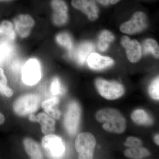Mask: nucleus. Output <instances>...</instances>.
Wrapping results in <instances>:
<instances>
[{
  "instance_id": "nucleus-21",
  "label": "nucleus",
  "mask_w": 159,
  "mask_h": 159,
  "mask_svg": "<svg viewBox=\"0 0 159 159\" xmlns=\"http://www.w3.org/2000/svg\"><path fill=\"white\" fill-rule=\"evenodd\" d=\"M11 42L5 39L0 43V54L3 61L8 59L13 53V48Z\"/></svg>"
},
{
  "instance_id": "nucleus-29",
  "label": "nucleus",
  "mask_w": 159,
  "mask_h": 159,
  "mask_svg": "<svg viewBox=\"0 0 159 159\" xmlns=\"http://www.w3.org/2000/svg\"><path fill=\"white\" fill-rule=\"evenodd\" d=\"M57 106L51 107L44 109L46 113L51 117L55 119H59L61 116V112L56 107Z\"/></svg>"
},
{
  "instance_id": "nucleus-26",
  "label": "nucleus",
  "mask_w": 159,
  "mask_h": 159,
  "mask_svg": "<svg viewBox=\"0 0 159 159\" xmlns=\"http://www.w3.org/2000/svg\"><path fill=\"white\" fill-rule=\"evenodd\" d=\"M67 13L54 12L53 15V21L55 25L58 26L62 25L67 21Z\"/></svg>"
},
{
  "instance_id": "nucleus-14",
  "label": "nucleus",
  "mask_w": 159,
  "mask_h": 159,
  "mask_svg": "<svg viewBox=\"0 0 159 159\" xmlns=\"http://www.w3.org/2000/svg\"><path fill=\"white\" fill-rule=\"evenodd\" d=\"M94 49V45L93 43L85 42L80 45L74 53H72L77 62L82 65Z\"/></svg>"
},
{
  "instance_id": "nucleus-8",
  "label": "nucleus",
  "mask_w": 159,
  "mask_h": 159,
  "mask_svg": "<svg viewBox=\"0 0 159 159\" xmlns=\"http://www.w3.org/2000/svg\"><path fill=\"white\" fill-rule=\"evenodd\" d=\"M43 148L53 157H59L63 154L65 147L62 140L54 134H47L43 138L42 141Z\"/></svg>"
},
{
  "instance_id": "nucleus-19",
  "label": "nucleus",
  "mask_w": 159,
  "mask_h": 159,
  "mask_svg": "<svg viewBox=\"0 0 159 159\" xmlns=\"http://www.w3.org/2000/svg\"><path fill=\"white\" fill-rule=\"evenodd\" d=\"M125 156L132 159H142L149 156L150 153L146 148L140 147H130L125 151Z\"/></svg>"
},
{
  "instance_id": "nucleus-27",
  "label": "nucleus",
  "mask_w": 159,
  "mask_h": 159,
  "mask_svg": "<svg viewBox=\"0 0 159 159\" xmlns=\"http://www.w3.org/2000/svg\"><path fill=\"white\" fill-rule=\"evenodd\" d=\"M61 84L59 80L57 77H55L52 80L51 86V91L53 95H58L61 92Z\"/></svg>"
},
{
  "instance_id": "nucleus-12",
  "label": "nucleus",
  "mask_w": 159,
  "mask_h": 159,
  "mask_svg": "<svg viewBox=\"0 0 159 159\" xmlns=\"http://www.w3.org/2000/svg\"><path fill=\"white\" fill-rule=\"evenodd\" d=\"M88 64L91 69L101 70L112 65L114 61L110 57L102 56L97 53H92L88 57Z\"/></svg>"
},
{
  "instance_id": "nucleus-23",
  "label": "nucleus",
  "mask_w": 159,
  "mask_h": 159,
  "mask_svg": "<svg viewBox=\"0 0 159 159\" xmlns=\"http://www.w3.org/2000/svg\"><path fill=\"white\" fill-rule=\"evenodd\" d=\"M7 80L2 69L0 68V92L8 97L13 95L12 89L7 86Z\"/></svg>"
},
{
  "instance_id": "nucleus-10",
  "label": "nucleus",
  "mask_w": 159,
  "mask_h": 159,
  "mask_svg": "<svg viewBox=\"0 0 159 159\" xmlns=\"http://www.w3.org/2000/svg\"><path fill=\"white\" fill-rule=\"evenodd\" d=\"M72 5L87 14L91 20H95L98 17V7L94 0H72Z\"/></svg>"
},
{
  "instance_id": "nucleus-31",
  "label": "nucleus",
  "mask_w": 159,
  "mask_h": 159,
  "mask_svg": "<svg viewBox=\"0 0 159 159\" xmlns=\"http://www.w3.org/2000/svg\"><path fill=\"white\" fill-rule=\"evenodd\" d=\"M97 1L102 5L107 6L109 4L114 5V4H116L120 0H97Z\"/></svg>"
},
{
  "instance_id": "nucleus-18",
  "label": "nucleus",
  "mask_w": 159,
  "mask_h": 159,
  "mask_svg": "<svg viewBox=\"0 0 159 159\" xmlns=\"http://www.w3.org/2000/svg\"><path fill=\"white\" fill-rule=\"evenodd\" d=\"M115 39L114 35L110 31L105 30L102 31L99 35L98 48L100 51H105L108 48L110 43Z\"/></svg>"
},
{
  "instance_id": "nucleus-24",
  "label": "nucleus",
  "mask_w": 159,
  "mask_h": 159,
  "mask_svg": "<svg viewBox=\"0 0 159 159\" xmlns=\"http://www.w3.org/2000/svg\"><path fill=\"white\" fill-rule=\"evenodd\" d=\"M51 5L54 12L67 13L68 6L63 0H52Z\"/></svg>"
},
{
  "instance_id": "nucleus-2",
  "label": "nucleus",
  "mask_w": 159,
  "mask_h": 159,
  "mask_svg": "<svg viewBox=\"0 0 159 159\" xmlns=\"http://www.w3.org/2000/svg\"><path fill=\"white\" fill-rule=\"evenodd\" d=\"M96 144V138L90 133L80 134L75 142V148L78 153V158L93 159Z\"/></svg>"
},
{
  "instance_id": "nucleus-1",
  "label": "nucleus",
  "mask_w": 159,
  "mask_h": 159,
  "mask_svg": "<svg viewBox=\"0 0 159 159\" xmlns=\"http://www.w3.org/2000/svg\"><path fill=\"white\" fill-rule=\"evenodd\" d=\"M96 119L103 123L102 127L107 131L116 134H122L125 131V119L116 109L108 108L100 110L96 114Z\"/></svg>"
},
{
  "instance_id": "nucleus-32",
  "label": "nucleus",
  "mask_w": 159,
  "mask_h": 159,
  "mask_svg": "<svg viewBox=\"0 0 159 159\" xmlns=\"http://www.w3.org/2000/svg\"><path fill=\"white\" fill-rule=\"evenodd\" d=\"M5 121V118L4 115L0 112V125H2L4 123Z\"/></svg>"
},
{
  "instance_id": "nucleus-4",
  "label": "nucleus",
  "mask_w": 159,
  "mask_h": 159,
  "mask_svg": "<svg viewBox=\"0 0 159 159\" xmlns=\"http://www.w3.org/2000/svg\"><path fill=\"white\" fill-rule=\"evenodd\" d=\"M96 85L98 92L102 97L108 100H115L124 95L125 89L119 83L109 82L102 79H98Z\"/></svg>"
},
{
  "instance_id": "nucleus-25",
  "label": "nucleus",
  "mask_w": 159,
  "mask_h": 159,
  "mask_svg": "<svg viewBox=\"0 0 159 159\" xmlns=\"http://www.w3.org/2000/svg\"><path fill=\"white\" fill-rule=\"evenodd\" d=\"M149 94L151 97L155 100L159 99V78L157 77L150 84L149 88Z\"/></svg>"
},
{
  "instance_id": "nucleus-20",
  "label": "nucleus",
  "mask_w": 159,
  "mask_h": 159,
  "mask_svg": "<svg viewBox=\"0 0 159 159\" xmlns=\"http://www.w3.org/2000/svg\"><path fill=\"white\" fill-rule=\"evenodd\" d=\"M143 51L145 54L151 52L156 58H159V45L154 39H149L145 40L143 44Z\"/></svg>"
},
{
  "instance_id": "nucleus-34",
  "label": "nucleus",
  "mask_w": 159,
  "mask_h": 159,
  "mask_svg": "<svg viewBox=\"0 0 159 159\" xmlns=\"http://www.w3.org/2000/svg\"><path fill=\"white\" fill-rule=\"evenodd\" d=\"M3 61H3L2 57V56H1V54H0V64Z\"/></svg>"
},
{
  "instance_id": "nucleus-16",
  "label": "nucleus",
  "mask_w": 159,
  "mask_h": 159,
  "mask_svg": "<svg viewBox=\"0 0 159 159\" xmlns=\"http://www.w3.org/2000/svg\"><path fill=\"white\" fill-rule=\"evenodd\" d=\"M131 119L134 122L139 125H150L152 120L145 111L138 109L134 111L131 115Z\"/></svg>"
},
{
  "instance_id": "nucleus-28",
  "label": "nucleus",
  "mask_w": 159,
  "mask_h": 159,
  "mask_svg": "<svg viewBox=\"0 0 159 159\" xmlns=\"http://www.w3.org/2000/svg\"><path fill=\"white\" fill-rule=\"evenodd\" d=\"M125 145L129 147H140L142 145V142L135 137H129L126 139Z\"/></svg>"
},
{
  "instance_id": "nucleus-17",
  "label": "nucleus",
  "mask_w": 159,
  "mask_h": 159,
  "mask_svg": "<svg viewBox=\"0 0 159 159\" xmlns=\"http://www.w3.org/2000/svg\"><path fill=\"white\" fill-rule=\"evenodd\" d=\"M0 35L5 36V39L12 42L16 37L13 25L9 21L5 20L0 25Z\"/></svg>"
},
{
  "instance_id": "nucleus-6",
  "label": "nucleus",
  "mask_w": 159,
  "mask_h": 159,
  "mask_svg": "<svg viewBox=\"0 0 159 159\" xmlns=\"http://www.w3.org/2000/svg\"><path fill=\"white\" fill-rule=\"evenodd\" d=\"M81 110L78 103L75 101L69 104L65 116L64 125L69 134L72 135L77 132L79 126Z\"/></svg>"
},
{
  "instance_id": "nucleus-22",
  "label": "nucleus",
  "mask_w": 159,
  "mask_h": 159,
  "mask_svg": "<svg viewBox=\"0 0 159 159\" xmlns=\"http://www.w3.org/2000/svg\"><path fill=\"white\" fill-rule=\"evenodd\" d=\"M56 41L61 46L66 49L72 51L73 48V43L72 38L68 33L66 32L60 33L56 36Z\"/></svg>"
},
{
  "instance_id": "nucleus-11",
  "label": "nucleus",
  "mask_w": 159,
  "mask_h": 159,
  "mask_svg": "<svg viewBox=\"0 0 159 159\" xmlns=\"http://www.w3.org/2000/svg\"><path fill=\"white\" fill-rule=\"evenodd\" d=\"M29 120L32 122H39L41 125L42 131L45 134H51L55 130V121L53 118L44 113H40L36 116L31 114L29 116Z\"/></svg>"
},
{
  "instance_id": "nucleus-3",
  "label": "nucleus",
  "mask_w": 159,
  "mask_h": 159,
  "mask_svg": "<svg viewBox=\"0 0 159 159\" xmlns=\"http://www.w3.org/2000/svg\"><path fill=\"white\" fill-rule=\"evenodd\" d=\"M39 97L34 94H27L18 98L13 104L15 112L21 116L33 113L37 110L40 103Z\"/></svg>"
},
{
  "instance_id": "nucleus-30",
  "label": "nucleus",
  "mask_w": 159,
  "mask_h": 159,
  "mask_svg": "<svg viewBox=\"0 0 159 159\" xmlns=\"http://www.w3.org/2000/svg\"><path fill=\"white\" fill-rule=\"evenodd\" d=\"M59 102V99L57 97H54L50 98L43 102L42 107L43 109L51 107L57 106Z\"/></svg>"
},
{
  "instance_id": "nucleus-15",
  "label": "nucleus",
  "mask_w": 159,
  "mask_h": 159,
  "mask_svg": "<svg viewBox=\"0 0 159 159\" xmlns=\"http://www.w3.org/2000/svg\"><path fill=\"white\" fill-rule=\"evenodd\" d=\"M25 150L31 159H43V155L39 145L30 138H26L23 142Z\"/></svg>"
},
{
  "instance_id": "nucleus-35",
  "label": "nucleus",
  "mask_w": 159,
  "mask_h": 159,
  "mask_svg": "<svg viewBox=\"0 0 159 159\" xmlns=\"http://www.w3.org/2000/svg\"><path fill=\"white\" fill-rule=\"evenodd\" d=\"M0 1H2V0H0Z\"/></svg>"
},
{
  "instance_id": "nucleus-5",
  "label": "nucleus",
  "mask_w": 159,
  "mask_h": 159,
  "mask_svg": "<svg viewBox=\"0 0 159 159\" xmlns=\"http://www.w3.org/2000/svg\"><path fill=\"white\" fill-rule=\"evenodd\" d=\"M41 77V69L39 62L35 58L28 60L23 67L22 79L28 85H33L39 82Z\"/></svg>"
},
{
  "instance_id": "nucleus-9",
  "label": "nucleus",
  "mask_w": 159,
  "mask_h": 159,
  "mask_svg": "<svg viewBox=\"0 0 159 159\" xmlns=\"http://www.w3.org/2000/svg\"><path fill=\"white\" fill-rule=\"evenodd\" d=\"M15 28L20 37H28L34 25V20L29 15H20L14 20Z\"/></svg>"
},
{
  "instance_id": "nucleus-7",
  "label": "nucleus",
  "mask_w": 159,
  "mask_h": 159,
  "mask_svg": "<svg viewBox=\"0 0 159 159\" xmlns=\"http://www.w3.org/2000/svg\"><path fill=\"white\" fill-rule=\"evenodd\" d=\"M147 26V17L142 11H138L134 14L131 20L122 24L120 31L126 34H132L141 32Z\"/></svg>"
},
{
  "instance_id": "nucleus-33",
  "label": "nucleus",
  "mask_w": 159,
  "mask_h": 159,
  "mask_svg": "<svg viewBox=\"0 0 159 159\" xmlns=\"http://www.w3.org/2000/svg\"><path fill=\"white\" fill-rule=\"evenodd\" d=\"M154 142L156 143L157 145H159V135L158 134H157L154 137Z\"/></svg>"
},
{
  "instance_id": "nucleus-13",
  "label": "nucleus",
  "mask_w": 159,
  "mask_h": 159,
  "mask_svg": "<svg viewBox=\"0 0 159 159\" xmlns=\"http://www.w3.org/2000/svg\"><path fill=\"white\" fill-rule=\"evenodd\" d=\"M123 47L126 49L127 57L130 62L136 63L139 61L142 57V48L138 41L131 40Z\"/></svg>"
}]
</instances>
